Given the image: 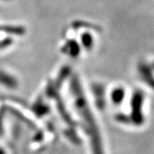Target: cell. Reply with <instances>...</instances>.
<instances>
[{"mask_svg": "<svg viewBox=\"0 0 154 154\" xmlns=\"http://www.w3.org/2000/svg\"><path fill=\"white\" fill-rule=\"evenodd\" d=\"M123 92L122 91H116L115 92H113V94H112V97H113V100L115 101H121V99L123 98Z\"/></svg>", "mask_w": 154, "mask_h": 154, "instance_id": "6da1fadb", "label": "cell"}]
</instances>
